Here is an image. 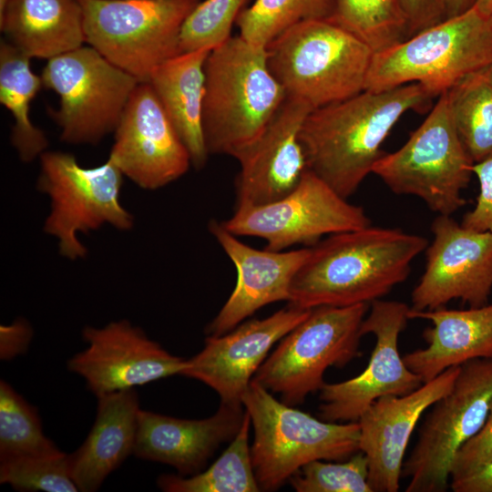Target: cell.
I'll list each match as a JSON object with an SVG mask.
<instances>
[{"label": "cell", "mask_w": 492, "mask_h": 492, "mask_svg": "<svg viewBox=\"0 0 492 492\" xmlns=\"http://www.w3.org/2000/svg\"><path fill=\"white\" fill-rule=\"evenodd\" d=\"M410 307L398 301L375 300L362 324V334L372 333L375 344L364 370L351 379L324 384L318 416L328 422L358 421L376 400L409 394L424 384L405 364L398 350Z\"/></svg>", "instance_id": "cell-14"}, {"label": "cell", "mask_w": 492, "mask_h": 492, "mask_svg": "<svg viewBox=\"0 0 492 492\" xmlns=\"http://www.w3.org/2000/svg\"><path fill=\"white\" fill-rule=\"evenodd\" d=\"M40 76L43 87L59 96L58 108H48V114L60 138L74 145H96L114 133L139 83L90 46L47 60Z\"/></svg>", "instance_id": "cell-11"}, {"label": "cell", "mask_w": 492, "mask_h": 492, "mask_svg": "<svg viewBox=\"0 0 492 492\" xmlns=\"http://www.w3.org/2000/svg\"><path fill=\"white\" fill-rule=\"evenodd\" d=\"M491 405L492 358L462 364L451 390L430 407L405 459L406 492L447 490L456 454L482 427Z\"/></svg>", "instance_id": "cell-12"}, {"label": "cell", "mask_w": 492, "mask_h": 492, "mask_svg": "<svg viewBox=\"0 0 492 492\" xmlns=\"http://www.w3.org/2000/svg\"><path fill=\"white\" fill-rule=\"evenodd\" d=\"M246 0H205L186 18L180 33L181 53L213 49L231 36Z\"/></svg>", "instance_id": "cell-35"}, {"label": "cell", "mask_w": 492, "mask_h": 492, "mask_svg": "<svg viewBox=\"0 0 492 492\" xmlns=\"http://www.w3.org/2000/svg\"><path fill=\"white\" fill-rule=\"evenodd\" d=\"M236 236L266 241L264 249L285 251L296 244L312 247L325 235L371 225L364 208L348 202L307 169L300 183L281 199L261 205H236L221 222Z\"/></svg>", "instance_id": "cell-13"}, {"label": "cell", "mask_w": 492, "mask_h": 492, "mask_svg": "<svg viewBox=\"0 0 492 492\" xmlns=\"http://www.w3.org/2000/svg\"><path fill=\"white\" fill-rule=\"evenodd\" d=\"M456 133L474 163L492 157V65L476 70L446 91Z\"/></svg>", "instance_id": "cell-28"}, {"label": "cell", "mask_w": 492, "mask_h": 492, "mask_svg": "<svg viewBox=\"0 0 492 492\" xmlns=\"http://www.w3.org/2000/svg\"><path fill=\"white\" fill-rule=\"evenodd\" d=\"M425 269L411 295L414 311L444 307L461 300L470 307L487 304L492 291V234L465 228L451 215L431 225Z\"/></svg>", "instance_id": "cell-15"}, {"label": "cell", "mask_w": 492, "mask_h": 492, "mask_svg": "<svg viewBox=\"0 0 492 492\" xmlns=\"http://www.w3.org/2000/svg\"><path fill=\"white\" fill-rule=\"evenodd\" d=\"M59 451L43 432L36 410L0 381V460Z\"/></svg>", "instance_id": "cell-32"}, {"label": "cell", "mask_w": 492, "mask_h": 492, "mask_svg": "<svg viewBox=\"0 0 492 492\" xmlns=\"http://www.w3.org/2000/svg\"><path fill=\"white\" fill-rule=\"evenodd\" d=\"M477 0H440V21L456 16L474 6Z\"/></svg>", "instance_id": "cell-41"}, {"label": "cell", "mask_w": 492, "mask_h": 492, "mask_svg": "<svg viewBox=\"0 0 492 492\" xmlns=\"http://www.w3.org/2000/svg\"><path fill=\"white\" fill-rule=\"evenodd\" d=\"M492 65V16L474 6L374 54L364 90L421 85L439 97L466 75Z\"/></svg>", "instance_id": "cell-6"}, {"label": "cell", "mask_w": 492, "mask_h": 492, "mask_svg": "<svg viewBox=\"0 0 492 492\" xmlns=\"http://www.w3.org/2000/svg\"><path fill=\"white\" fill-rule=\"evenodd\" d=\"M313 108L287 97L267 128L237 160L236 205H261L291 192L308 169L300 131Z\"/></svg>", "instance_id": "cell-21"}, {"label": "cell", "mask_w": 492, "mask_h": 492, "mask_svg": "<svg viewBox=\"0 0 492 492\" xmlns=\"http://www.w3.org/2000/svg\"><path fill=\"white\" fill-rule=\"evenodd\" d=\"M474 7L483 15H492V0H477Z\"/></svg>", "instance_id": "cell-42"}, {"label": "cell", "mask_w": 492, "mask_h": 492, "mask_svg": "<svg viewBox=\"0 0 492 492\" xmlns=\"http://www.w3.org/2000/svg\"><path fill=\"white\" fill-rule=\"evenodd\" d=\"M432 98L411 83L313 109L300 131L308 169L348 199L384 155L382 145L401 117L425 110Z\"/></svg>", "instance_id": "cell-2"}, {"label": "cell", "mask_w": 492, "mask_h": 492, "mask_svg": "<svg viewBox=\"0 0 492 492\" xmlns=\"http://www.w3.org/2000/svg\"><path fill=\"white\" fill-rule=\"evenodd\" d=\"M311 311L289 304L266 318L242 322L226 333L207 335L203 349L187 359L181 375L212 388L221 404H242L244 393L270 350Z\"/></svg>", "instance_id": "cell-18"}, {"label": "cell", "mask_w": 492, "mask_h": 492, "mask_svg": "<svg viewBox=\"0 0 492 492\" xmlns=\"http://www.w3.org/2000/svg\"><path fill=\"white\" fill-rule=\"evenodd\" d=\"M408 21V36L440 22V0H400Z\"/></svg>", "instance_id": "cell-39"}, {"label": "cell", "mask_w": 492, "mask_h": 492, "mask_svg": "<svg viewBox=\"0 0 492 492\" xmlns=\"http://www.w3.org/2000/svg\"><path fill=\"white\" fill-rule=\"evenodd\" d=\"M209 231L234 264L237 280L231 294L206 327L207 335L230 332L265 305L289 302L292 282L310 247L261 251L242 242L217 220L209 223Z\"/></svg>", "instance_id": "cell-20"}, {"label": "cell", "mask_w": 492, "mask_h": 492, "mask_svg": "<svg viewBox=\"0 0 492 492\" xmlns=\"http://www.w3.org/2000/svg\"><path fill=\"white\" fill-rule=\"evenodd\" d=\"M0 483L18 491L76 492L68 454L61 450L0 460Z\"/></svg>", "instance_id": "cell-33"}, {"label": "cell", "mask_w": 492, "mask_h": 492, "mask_svg": "<svg viewBox=\"0 0 492 492\" xmlns=\"http://www.w3.org/2000/svg\"><path fill=\"white\" fill-rule=\"evenodd\" d=\"M33 337V330L25 320L0 326V358L10 360L24 354Z\"/></svg>", "instance_id": "cell-38"}, {"label": "cell", "mask_w": 492, "mask_h": 492, "mask_svg": "<svg viewBox=\"0 0 492 492\" xmlns=\"http://www.w3.org/2000/svg\"><path fill=\"white\" fill-rule=\"evenodd\" d=\"M114 135L108 159L141 189H160L182 177L191 164L149 82H139L133 90Z\"/></svg>", "instance_id": "cell-16"}, {"label": "cell", "mask_w": 492, "mask_h": 492, "mask_svg": "<svg viewBox=\"0 0 492 492\" xmlns=\"http://www.w3.org/2000/svg\"><path fill=\"white\" fill-rule=\"evenodd\" d=\"M97 398L95 422L84 443L68 454L70 476L82 492L97 490L133 454L139 402L135 388Z\"/></svg>", "instance_id": "cell-24"}, {"label": "cell", "mask_w": 492, "mask_h": 492, "mask_svg": "<svg viewBox=\"0 0 492 492\" xmlns=\"http://www.w3.org/2000/svg\"><path fill=\"white\" fill-rule=\"evenodd\" d=\"M202 126L209 154L238 159L267 128L287 97L264 47L241 36L210 50L204 67Z\"/></svg>", "instance_id": "cell-3"}, {"label": "cell", "mask_w": 492, "mask_h": 492, "mask_svg": "<svg viewBox=\"0 0 492 492\" xmlns=\"http://www.w3.org/2000/svg\"><path fill=\"white\" fill-rule=\"evenodd\" d=\"M460 366L404 395L382 397L360 416L359 447L368 460L373 492H396L412 434L422 415L452 388Z\"/></svg>", "instance_id": "cell-19"}, {"label": "cell", "mask_w": 492, "mask_h": 492, "mask_svg": "<svg viewBox=\"0 0 492 492\" xmlns=\"http://www.w3.org/2000/svg\"><path fill=\"white\" fill-rule=\"evenodd\" d=\"M0 29L30 58L49 60L86 43L79 0H10Z\"/></svg>", "instance_id": "cell-25"}, {"label": "cell", "mask_w": 492, "mask_h": 492, "mask_svg": "<svg viewBox=\"0 0 492 492\" xmlns=\"http://www.w3.org/2000/svg\"><path fill=\"white\" fill-rule=\"evenodd\" d=\"M268 67L286 92L313 109L364 90L374 51L329 19L302 21L266 47Z\"/></svg>", "instance_id": "cell-4"}, {"label": "cell", "mask_w": 492, "mask_h": 492, "mask_svg": "<svg viewBox=\"0 0 492 492\" xmlns=\"http://www.w3.org/2000/svg\"><path fill=\"white\" fill-rule=\"evenodd\" d=\"M30 60L7 40L1 41L0 102L14 118L11 143L24 162L40 157L48 146L45 133L29 117L30 104L43 87L41 76L31 69Z\"/></svg>", "instance_id": "cell-27"}, {"label": "cell", "mask_w": 492, "mask_h": 492, "mask_svg": "<svg viewBox=\"0 0 492 492\" xmlns=\"http://www.w3.org/2000/svg\"><path fill=\"white\" fill-rule=\"evenodd\" d=\"M82 336L87 347L68 360L67 368L83 377L97 397L181 374L186 367L187 360L169 354L127 320L86 326Z\"/></svg>", "instance_id": "cell-17"}, {"label": "cell", "mask_w": 492, "mask_h": 492, "mask_svg": "<svg viewBox=\"0 0 492 492\" xmlns=\"http://www.w3.org/2000/svg\"><path fill=\"white\" fill-rule=\"evenodd\" d=\"M492 459V405L479 431L456 454L451 465V480L460 478Z\"/></svg>", "instance_id": "cell-36"}, {"label": "cell", "mask_w": 492, "mask_h": 492, "mask_svg": "<svg viewBox=\"0 0 492 492\" xmlns=\"http://www.w3.org/2000/svg\"><path fill=\"white\" fill-rule=\"evenodd\" d=\"M474 162L453 124L446 94L396 151L384 153L372 173L399 195L421 199L434 212L452 215L466 204L462 192Z\"/></svg>", "instance_id": "cell-9"}, {"label": "cell", "mask_w": 492, "mask_h": 492, "mask_svg": "<svg viewBox=\"0 0 492 492\" xmlns=\"http://www.w3.org/2000/svg\"><path fill=\"white\" fill-rule=\"evenodd\" d=\"M241 401L253 427L251 456L261 491L277 490L312 461H342L360 451L358 421L315 418L253 380Z\"/></svg>", "instance_id": "cell-5"}, {"label": "cell", "mask_w": 492, "mask_h": 492, "mask_svg": "<svg viewBox=\"0 0 492 492\" xmlns=\"http://www.w3.org/2000/svg\"><path fill=\"white\" fill-rule=\"evenodd\" d=\"M472 171L477 178L479 193L474 209L464 215L461 225L492 234V157L474 163Z\"/></svg>", "instance_id": "cell-37"}, {"label": "cell", "mask_w": 492, "mask_h": 492, "mask_svg": "<svg viewBox=\"0 0 492 492\" xmlns=\"http://www.w3.org/2000/svg\"><path fill=\"white\" fill-rule=\"evenodd\" d=\"M370 303L319 306L283 338L252 380L294 406L322 389L332 366L343 367L360 355L362 324Z\"/></svg>", "instance_id": "cell-8"}, {"label": "cell", "mask_w": 492, "mask_h": 492, "mask_svg": "<svg viewBox=\"0 0 492 492\" xmlns=\"http://www.w3.org/2000/svg\"><path fill=\"white\" fill-rule=\"evenodd\" d=\"M408 317L432 323L423 333L427 346L403 356L405 365L423 383L471 360L492 358V304L466 310L410 308Z\"/></svg>", "instance_id": "cell-23"}, {"label": "cell", "mask_w": 492, "mask_h": 492, "mask_svg": "<svg viewBox=\"0 0 492 492\" xmlns=\"http://www.w3.org/2000/svg\"><path fill=\"white\" fill-rule=\"evenodd\" d=\"M454 492H492V459L473 472L449 482Z\"/></svg>", "instance_id": "cell-40"}, {"label": "cell", "mask_w": 492, "mask_h": 492, "mask_svg": "<svg viewBox=\"0 0 492 492\" xmlns=\"http://www.w3.org/2000/svg\"><path fill=\"white\" fill-rule=\"evenodd\" d=\"M314 460L289 480L297 492H373L368 482V460L359 451L338 463Z\"/></svg>", "instance_id": "cell-34"}, {"label": "cell", "mask_w": 492, "mask_h": 492, "mask_svg": "<svg viewBox=\"0 0 492 492\" xmlns=\"http://www.w3.org/2000/svg\"><path fill=\"white\" fill-rule=\"evenodd\" d=\"M333 0H255L243 9L236 25L249 43L266 47L281 33L302 21L330 19Z\"/></svg>", "instance_id": "cell-31"}, {"label": "cell", "mask_w": 492, "mask_h": 492, "mask_svg": "<svg viewBox=\"0 0 492 492\" xmlns=\"http://www.w3.org/2000/svg\"><path fill=\"white\" fill-rule=\"evenodd\" d=\"M85 42L139 82L181 54L182 26L200 0H79Z\"/></svg>", "instance_id": "cell-7"}, {"label": "cell", "mask_w": 492, "mask_h": 492, "mask_svg": "<svg viewBox=\"0 0 492 492\" xmlns=\"http://www.w3.org/2000/svg\"><path fill=\"white\" fill-rule=\"evenodd\" d=\"M10 0H0V13L4 11Z\"/></svg>", "instance_id": "cell-43"}, {"label": "cell", "mask_w": 492, "mask_h": 492, "mask_svg": "<svg viewBox=\"0 0 492 492\" xmlns=\"http://www.w3.org/2000/svg\"><path fill=\"white\" fill-rule=\"evenodd\" d=\"M210 52L199 49L181 53L159 66L148 81L196 169H201L210 155L202 126L204 67Z\"/></svg>", "instance_id": "cell-26"}, {"label": "cell", "mask_w": 492, "mask_h": 492, "mask_svg": "<svg viewBox=\"0 0 492 492\" xmlns=\"http://www.w3.org/2000/svg\"><path fill=\"white\" fill-rule=\"evenodd\" d=\"M39 159L36 187L51 202L44 231L57 239L62 256L72 261L86 257L78 233L106 223L131 229L134 218L119 199L124 175L108 159L93 168L82 167L74 155L61 151L46 150Z\"/></svg>", "instance_id": "cell-10"}, {"label": "cell", "mask_w": 492, "mask_h": 492, "mask_svg": "<svg viewBox=\"0 0 492 492\" xmlns=\"http://www.w3.org/2000/svg\"><path fill=\"white\" fill-rule=\"evenodd\" d=\"M251 418L245 411L241 425L229 446L212 465L201 472L183 477L161 475L159 487L167 492H258L251 456Z\"/></svg>", "instance_id": "cell-29"}, {"label": "cell", "mask_w": 492, "mask_h": 492, "mask_svg": "<svg viewBox=\"0 0 492 492\" xmlns=\"http://www.w3.org/2000/svg\"><path fill=\"white\" fill-rule=\"evenodd\" d=\"M244 415L242 404L220 403L213 415L198 420L139 409L133 454L171 466L179 476L196 475L222 443L234 438Z\"/></svg>", "instance_id": "cell-22"}, {"label": "cell", "mask_w": 492, "mask_h": 492, "mask_svg": "<svg viewBox=\"0 0 492 492\" xmlns=\"http://www.w3.org/2000/svg\"><path fill=\"white\" fill-rule=\"evenodd\" d=\"M381 52L408 36L400 0H333L329 19Z\"/></svg>", "instance_id": "cell-30"}, {"label": "cell", "mask_w": 492, "mask_h": 492, "mask_svg": "<svg viewBox=\"0 0 492 492\" xmlns=\"http://www.w3.org/2000/svg\"><path fill=\"white\" fill-rule=\"evenodd\" d=\"M425 237L371 225L329 235L310 247L295 274L289 304L302 309L351 306L381 299L410 273Z\"/></svg>", "instance_id": "cell-1"}, {"label": "cell", "mask_w": 492, "mask_h": 492, "mask_svg": "<svg viewBox=\"0 0 492 492\" xmlns=\"http://www.w3.org/2000/svg\"><path fill=\"white\" fill-rule=\"evenodd\" d=\"M490 16H492V15H490Z\"/></svg>", "instance_id": "cell-44"}]
</instances>
